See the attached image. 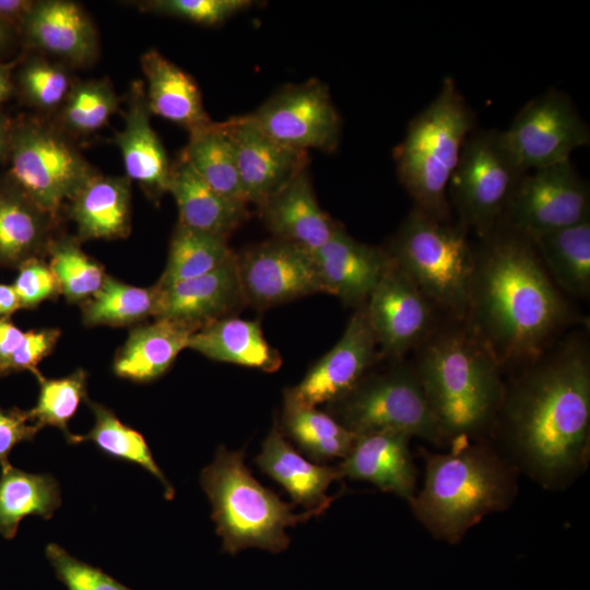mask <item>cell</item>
Here are the masks:
<instances>
[{
    "instance_id": "cell-1",
    "label": "cell",
    "mask_w": 590,
    "mask_h": 590,
    "mask_svg": "<svg viewBox=\"0 0 590 590\" xmlns=\"http://www.w3.org/2000/svg\"><path fill=\"white\" fill-rule=\"evenodd\" d=\"M580 319L530 237L498 225L479 239L463 321L505 373L532 362Z\"/></svg>"
},
{
    "instance_id": "cell-2",
    "label": "cell",
    "mask_w": 590,
    "mask_h": 590,
    "mask_svg": "<svg viewBox=\"0 0 590 590\" xmlns=\"http://www.w3.org/2000/svg\"><path fill=\"white\" fill-rule=\"evenodd\" d=\"M586 329L564 333L519 368L511 384H505L495 420L531 469L546 480L577 470L588 455L590 343Z\"/></svg>"
},
{
    "instance_id": "cell-3",
    "label": "cell",
    "mask_w": 590,
    "mask_h": 590,
    "mask_svg": "<svg viewBox=\"0 0 590 590\" xmlns=\"http://www.w3.org/2000/svg\"><path fill=\"white\" fill-rule=\"evenodd\" d=\"M414 354L412 365L446 439L494 425L505 371L464 321L442 318Z\"/></svg>"
},
{
    "instance_id": "cell-4",
    "label": "cell",
    "mask_w": 590,
    "mask_h": 590,
    "mask_svg": "<svg viewBox=\"0 0 590 590\" xmlns=\"http://www.w3.org/2000/svg\"><path fill=\"white\" fill-rule=\"evenodd\" d=\"M422 491L409 502L414 515L437 538L457 542L483 516L506 506L510 482L506 470L468 437L452 440L450 452L424 451Z\"/></svg>"
},
{
    "instance_id": "cell-5",
    "label": "cell",
    "mask_w": 590,
    "mask_h": 590,
    "mask_svg": "<svg viewBox=\"0 0 590 590\" xmlns=\"http://www.w3.org/2000/svg\"><path fill=\"white\" fill-rule=\"evenodd\" d=\"M474 115L451 78L437 96L410 122L394 151L400 182L414 205L448 220V185L463 144L473 131Z\"/></svg>"
},
{
    "instance_id": "cell-6",
    "label": "cell",
    "mask_w": 590,
    "mask_h": 590,
    "mask_svg": "<svg viewBox=\"0 0 590 590\" xmlns=\"http://www.w3.org/2000/svg\"><path fill=\"white\" fill-rule=\"evenodd\" d=\"M244 457V450L231 451L221 446L200 474L223 551L229 554L248 547L272 553L285 551L291 542L286 528L316 515L293 512V506L253 477Z\"/></svg>"
},
{
    "instance_id": "cell-7",
    "label": "cell",
    "mask_w": 590,
    "mask_h": 590,
    "mask_svg": "<svg viewBox=\"0 0 590 590\" xmlns=\"http://www.w3.org/2000/svg\"><path fill=\"white\" fill-rule=\"evenodd\" d=\"M386 250L444 318L464 320L475 245L463 226L414 205Z\"/></svg>"
},
{
    "instance_id": "cell-8",
    "label": "cell",
    "mask_w": 590,
    "mask_h": 590,
    "mask_svg": "<svg viewBox=\"0 0 590 590\" xmlns=\"http://www.w3.org/2000/svg\"><path fill=\"white\" fill-rule=\"evenodd\" d=\"M341 425L361 435L394 429L435 444L446 440L412 364L403 361L384 373H367L342 398L326 405Z\"/></svg>"
},
{
    "instance_id": "cell-9",
    "label": "cell",
    "mask_w": 590,
    "mask_h": 590,
    "mask_svg": "<svg viewBox=\"0 0 590 590\" xmlns=\"http://www.w3.org/2000/svg\"><path fill=\"white\" fill-rule=\"evenodd\" d=\"M8 155L11 182L55 219L99 174L68 135L38 119L13 127Z\"/></svg>"
},
{
    "instance_id": "cell-10",
    "label": "cell",
    "mask_w": 590,
    "mask_h": 590,
    "mask_svg": "<svg viewBox=\"0 0 590 590\" xmlns=\"http://www.w3.org/2000/svg\"><path fill=\"white\" fill-rule=\"evenodd\" d=\"M523 174L507 150L502 131H472L463 144L447 191L458 223L479 239L487 236L500 224Z\"/></svg>"
},
{
    "instance_id": "cell-11",
    "label": "cell",
    "mask_w": 590,
    "mask_h": 590,
    "mask_svg": "<svg viewBox=\"0 0 590 590\" xmlns=\"http://www.w3.org/2000/svg\"><path fill=\"white\" fill-rule=\"evenodd\" d=\"M590 220V189L570 161L527 172L499 225L530 238Z\"/></svg>"
},
{
    "instance_id": "cell-12",
    "label": "cell",
    "mask_w": 590,
    "mask_h": 590,
    "mask_svg": "<svg viewBox=\"0 0 590 590\" xmlns=\"http://www.w3.org/2000/svg\"><path fill=\"white\" fill-rule=\"evenodd\" d=\"M502 135L523 173L568 162L590 142L589 127L573 101L555 90L530 101Z\"/></svg>"
},
{
    "instance_id": "cell-13",
    "label": "cell",
    "mask_w": 590,
    "mask_h": 590,
    "mask_svg": "<svg viewBox=\"0 0 590 590\" xmlns=\"http://www.w3.org/2000/svg\"><path fill=\"white\" fill-rule=\"evenodd\" d=\"M279 143L307 152H332L341 135V119L328 86L316 79L284 86L249 114Z\"/></svg>"
},
{
    "instance_id": "cell-14",
    "label": "cell",
    "mask_w": 590,
    "mask_h": 590,
    "mask_svg": "<svg viewBox=\"0 0 590 590\" xmlns=\"http://www.w3.org/2000/svg\"><path fill=\"white\" fill-rule=\"evenodd\" d=\"M365 311L380 354L394 362L415 351L444 318L393 261L365 303Z\"/></svg>"
},
{
    "instance_id": "cell-15",
    "label": "cell",
    "mask_w": 590,
    "mask_h": 590,
    "mask_svg": "<svg viewBox=\"0 0 590 590\" xmlns=\"http://www.w3.org/2000/svg\"><path fill=\"white\" fill-rule=\"evenodd\" d=\"M377 349L364 304L352 315L333 347L296 386L285 390L284 404L317 408L337 401L369 373L378 356Z\"/></svg>"
},
{
    "instance_id": "cell-16",
    "label": "cell",
    "mask_w": 590,
    "mask_h": 590,
    "mask_svg": "<svg viewBox=\"0 0 590 590\" xmlns=\"http://www.w3.org/2000/svg\"><path fill=\"white\" fill-rule=\"evenodd\" d=\"M245 302L268 308L321 292L312 255L274 238L237 256Z\"/></svg>"
},
{
    "instance_id": "cell-17",
    "label": "cell",
    "mask_w": 590,
    "mask_h": 590,
    "mask_svg": "<svg viewBox=\"0 0 590 590\" xmlns=\"http://www.w3.org/2000/svg\"><path fill=\"white\" fill-rule=\"evenodd\" d=\"M234 148L246 203L261 208L306 167L307 152L285 146L262 131L249 115L224 121Z\"/></svg>"
},
{
    "instance_id": "cell-18",
    "label": "cell",
    "mask_w": 590,
    "mask_h": 590,
    "mask_svg": "<svg viewBox=\"0 0 590 590\" xmlns=\"http://www.w3.org/2000/svg\"><path fill=\"white\" fill-rule=\"evenodd\" d=\"M312 258L321 292L359 306L392 266L386 249L358 241L341 227Z\"/></svg>"
},
{
    "instance_id": "cell-19",
    "label": "cell",
    "mask_w": 590,
    "mask_h": 590,
    "mask_svg": "<svg viewBox=\"0 0 590 590\" xmlns=\"http://www.w3.org/2000/svg\"><path fill=\"white\" fill-rule=\"evenodd\" d=\"M145 88L133 81L126 97L123 128L117 131L114 143L119 149L130 181H135L153 201L168 192L172 166L166 151L151 125Z\"/></svg>"
},
{
    "instance_id": "cell-20",
    "label": "cell",
    "mask_w": 590,
    "mask_h": 590,
    "mask_svg": "<svg viewBox=\"0 0 590 590\" xmlns=\"http://www.w3.org/2000/svg\"><path fill=\"white\" fill-rule=\"evenodd\" d=\"M411 437L394 429L357 435L350 452L338 465L342 477L369 482L384 492L410 500L416 483V469L409 449Z\"/></svg>"
},
{
    "instance_id": "cell-21",
    "label": "cell",
    "mask_w": 590,
    "mask_h": 590,
    "mask_svg": "<svg viewBox=\"0 0 590 590\" xmlns=\"http://www.w3.org/2000/svg\"><path fill=\"white\" fill-rule=\"evenodd\" d=\"M245 302L237 269V256L223 267L186 281L161 287L155 318L185 323L197 331L229 316Z\"/></svg>"
},
{
    "instance_id": "cell-22",
    "label": "cell",
    "mask_w": 590,
    "mask_h": 590,
    "mask_svg": "<svg viewBox=\"0 0 590 590\" xmlns=\"http://www.w3.org/2000/svg\"><path fill=\"white\" fill-rule=\"evenodd\" d=\"M23 31L33 46L67 64L83 67L98 55L94 23L74 1H35Z\"/></svg>"
},
{
    "instance_id": "cell-23",
    "label": "cell",
    "mask_w": 590,
    "mask_h": 590,
    "mask_svg": "<svg viewBox=\"0 0 590 590\" xmlns=\"http://www.w3.org/2000/svg\"><path fill=\"white\" fill-rule=\"evenodd\" d=\"M259 209L274 238L294 244L311 255L340 227L320 208L306 167Z\"/></svg>"
},
{
    "instance_id": "cell-24",
    "label": "cell",
    "mask_w": 590,
    "mask_h": 590,
    "mask_svg": "<svg viewBox=\"0 0 590 590\" xmlns=\"http://www.w3.org/2000/svg\"><path fill=\"white\" fill-rule=\"evenodd\" d=\"M255 462L288 493L293 504L316 516L329 508L333 497L327 495V489L342 477L338 467L305 459L286 441L279 426L270 430Z\"/></svg>"
},
{
    "instance_id": "cell-25",
    "label": "cell",
    "mask_w": 590,
    "mask_h": 590,
    "mask_svg": "<svg viewBox=\"0 0 590 590\" xmlns=\"http://www.w3.org/2000/svg\"><path fill=\"white\" fill-rule=\"evenodd\" d=\"M196 331L190 326L165 318H154L153 322L133 327L115 355L114 374L138 384L158 379L178 354L188 349L190 337Z\"/></svg>"
},
{
    "instance_id": "cell-26",
    "label": "cell",
    "mask_w": 590,
    "mask_h": 590,
    "mask_svg": "<svg viewBox=\"0 0 590 590\" xmlns=\"http://www.w3.org/2000/svg\"><path fill=\"white\" fill-rule=\"evenodd\" d=\"M168 192L177 204L178 224L192 231L227 238L248 215L247 204L215 191L181 157L172 166Z\"/></svg>"
},
{
    "instance_id": "cell-27",
    "label": "cell",
    "mask_w": 590,
    "mask_h": 590,
    "mask_svg": "<svg viewBox=\"0 0 590 590\" xmlns=\"http://www.w3.org/2000/svg\"><path fill=\"white\" fill-rule=\"evenodd\" d=\"M56 224L15 185L0 186V268L16 270L27 260L45 259Z\"/></svg>"
},
{
    "instance_id": "cell-28",
    "label": "cell",
    "mask_w": 590,
    "mask_h": 590,
    "mask_svg": "<svg viewBox=\"0 0 590 590\" xmlns=\"http://www.w3.org/2000/svg\"><path fill=\"white\" fill-rule=\"evenodd\" d=\"M80 241L125 238L131 231V181L97 174L69 202Z\"/></svg>"
},
{
    "instance_id": "cell-29",
    "label": "cell",
    "mask_w": 590,
    "mask_h": 590,
    "mask_svg": "<svg viewBox=\"0 0 590 590\" xmlns=\"http://www.w3.org/2000/svg\"><path fill=\"white\" fill-rule=\"evenodd\" d=\"M140 62L146 80L145 95L151 114L184 127L189 133L212 122L190 74L156 49L145 51Z\"/></svg>"
},
{
    "instance_id": "cell-30",
    "label": "cell",
    "mask_w": 590,
    "mask_h": 590,
    "mask_svg": "<svg viewBox=\"0 0 590 590\" xmlns=\"http://www.w3.org/2000/svg\"><path fill=\"white\" fill-rule=\"evenodd\" d=\"M188 349L212 361L267 373L278 370L282 364L279 352L266 340L260 323L234 316L223 317L196 331Z\"/></svg>"
},
{
    "instance_id": "cell-31",
    "label": "cell",
    "mask_w": 590,
    "mask_h": 590,
    "mask_svg": "<svg viewBox=\"0 0 590 590\" xmlns=\"http://www.w3.org/2000/svg\"><path fill=\"white\" fill-rule=\"evenodd\" d=\"M551 280L564 295L590 296V220L531 238Z\"/></svg>"
},
{
    "instance_id": "cell-32",
    "label": "cell",
    "mask_w": 590,
    "mask_h": 590,
    "mask_svg": "<svg viewBox=\"0 0 590 590\" xmlns=\"http://www.w3.org/2000/svg\"><path fill=\"white\" fill-rule=\"evenodd\" d=\"M0 467V534L12 540L25 517L50 519L61 505V491L51 474L30 473L10 462Z\"/></svg>"
},
{
    "instance_id": "cell-33",
    "label": "cell",
    "mask_w": 590,
    "mask_h": 590,
    "mask_svg": "<svg viewBox=\"0 0 590 590\" xmlns=\"http://www.w3.org/2000/svg\"><path fill=\"white\" fill-rule=\"evenodd\" d=\"M93 416L94 424L86 434H71L67 439L68 444L76 445L81 442H92L104 455L137 464L154 475L164 487L166 499H173L175 488L165 476L162 469L153 458V453L144 436L125 424L107 406L102 403L85 400Z\"/></svg>"
},
{
    "instance_id": "cell-34",
    "label": "cell",
    "mask_w": 590,
    "mask_h": 590,
    "mask_svg": "<svg viewBox=\"0 0 590 590\" xmlns=\"http://www.w3.org/2000/svg\"><path fill=\"white\" fill-rule=\"evenodd\" d=\"M161 287L128 284L107 274L99 291L80 305L86 327H135L155 318Z\"/></svg>"
},
{
    "instance_id": "cell-35",
    "label": "cell",
    "mask_w": 590,
    "mask_h": 590,
    "mask_svg": "<svg viewBox=\"0 0 590 590\" xmlns=\"http://www.w3.org/2000/svg\"><path fill=\"white\" fill-rule=\"evenodd\" d=\"M279 428L309 460L319 464L344 459L357 436L326 411L290 404H284Z\"/></svg>"
},
{
    "instance_id": "cell-36",
    "label": "cell",
    "mask_w": 590,
    "mask_h": 590,
    "mask_svg": "<svg viewBox=\"0 0 590 590\" xmlns=\"http://www.w3.org/2000/svg\"><path fill=\"white\" fill-rule=\"evenodd\" d=\"M189 134L181 158L215 191L247 204L239 181L234 148L224 122L212 121L209 126Z\"/></svg>"
},
{
    "instance_id": "cell-37",
    "label": "cell",
    "mask_w": 590,
    "mask_h": 590,
    "mask_svg": "<svg viewBox=\"0 0 590 590\" xmlns=\"http://www.w3.org/2000/svg\"><path fill=\"white\" fill-rule=\"evenodd\" d=\"M237 255L226 238L200 233L177 224L169 243L160 287L201 276L231 262Z\"/></svg>"
},
{
    "instance_id": "cell-38",
    "label": "cell",
    "mask_w": 590,
    "mask_h": 590,
    "mask_svg": "<svg viewBox=\"0 0 590 590\" xmlns=\"http://www.w3.org/2000/svg\"><path fill=\"white\" fill-rule=\"evenodd\" d=\"M47 257L60 294L68 304L81 305L90 299L107 276L104 266L87 255L81 241L73 236H56L49 245Z\"/></svg>"
},
{
    "instance_id": "cell-39",
    "label": "cell",
    "mask_w": 590,
    "mask_h": 590,
    "mask_svg": "<svg viewBox=\"0 0 590 590\" xmlns=\"http://www.w3.org/2000/svg\"><path fill=\"white\" fill-rule=\"evenodd\" d=\"M119 103L107 78L75 82L58 109L56 127L66 135H88L109 121L119 109Z\"/></svg>"
},
{
    "instance_id": "cell-40",
    "label": "cell",
    "mask_w": 590,
    "mask_h": 590,
    "mask_svg": "<svg viewBox=\"0 0 590 590\" xmlns=\"http://www.w3.org/2000/svg\"><path fill=\"white\" fill-rule=\"evenodd\" d=\"M35 378L39 391L35 405L27 410L31 421L40 429L45 426L58 428L68 438L72 434L69 422L87 399L86 370L78 368L60 378H47L43 374Z\"/></svg>"
},
{
    "instance_id": "cell-41",
    "label": "cell",
    "mask_w": 590,
    "mask_h": 590,
    "mask_svg": "<svg viewBox=\"0 0 590 590\" xmlns=\"http://www.w3.org/2000/svg\"><path fill=\"white\" fill-rule=\"evenodd\" d=\"M61 337L59 328L22 330L11 318H0V375L27 370L35 377Z\"/></svg>"
},
{
    "instance_id": "cell-42",
    "label": "cell",
    "mask_w": 590,
    "mask_h": 590,
    "mask_svg": "<svg viewBox=\"0 0 590 590\" xmlns=\"http://www.w3.org/2000/svg\"><path fill=\"white\" fill-rule=\"evenodd\" d=\"M20 83L31 105L43 111H52L62 106L74 81L64 64L35 58L23 68Z\"/></svg>"
},
{
    "instance_id": "cell-43",
    "label": "cell",
    "mask_w": 590,
    "mask_h": 590,
    "mask_svg": "<svg viewBox=\"0 0 590 590\" xmlns=\"http://www.w3.org/2000/svg\"><path fill=\"white\" fill-rule=\"evenodd\" d=\"M249 0H149L137 2L145 12L213 26L248 9Z\"/></svg>"
},
{
    "instance_id": "cell-44",
    "label": "cell",
    "mask_w": 590,
    "mask_h": 590,
    "mask_svg": "<svg viewBox=\"0 0 590 590\" xmlns=\"http://www.w3.org/2000/svg\"><path fill=\"white\" fill-rule=\"evenodd\" d=\"M46 557L56 577L68 590H132L101 568L78 559L56 543H49Z\"/></svg>"
},
{
    "instance_id": "cell-45",
    "label": "cell",
    "mask_w": 590,
    "mask_h": 590,
    "mask_svg": "<svg viewBox=\"0 0 590 590\" xmlns=\"http://www.w3.org/2000/svg\"><path fill=\"white\" fill-rule=\"evenodd\" d=\"M16 270L12 286L22 309H35L45 300H54L61 295L58 281L45 259L27 260Z\"/></svg>"
},
{
    "instance_id": "cell-46",
    "label": "cell",
    "mask_w": 590,
    "mask_h": 590,
    "mask_svg": "<svg viewBox=\"0 0 590 590\" xmlns=\"http://www.w3.org/2000/svg\"><path fill=\"white\" fill-rule=\"evenodd\" d=\"M39 430L27 410L0 406V465L9 462V455L17 444L32 440Z\"/></svg>"
},
{
    "instance_id": "cell-47",
    "label": "cell",
    "mask_w": 590,
    "mask_h": 590,
    "mask_svg": "<svg viewBox=\"0 0 590 590\" xmlns=\"http://www.w3.org/2000/svg\"><path fill=\"white\" fill-rule=\"evenodd\" d=\"M35 1L0 0V23L4 27L14 26L23 30Z\"/></svg>"
},
{
    "instance_id": "cell-48",
    "label": "cell",
    "mask_w": 590,
    "mask_h": 590,
    "mask_svg": "<svg viewBox=\"0 0 590 590\" xmlns=\"http://www.w3.org/2000/svg\"><path fill=\"white\" fill-rule=\"evenodd\" d=\"M22 309L12 284L0 283V318H11Z\"/></svg>"
},
{
    "instance_id": "cell-49",
    "label": "cell",
    "mask_w": 590,
    "mask_h": 590,
    "mask_svg": "<svg viewBox=\"0 0 590 590\" xmlns=\"http://www.w3.org/2000/svg\"><path fill=\"white\" fill-rule=\"evenodd\" d=\"M12 130L9 120L0 116V160L9 153Z\"/></svg>"
},
{
    "instance_id": "cell-50",
    "label": "cell",
    "mask_w": 590,
    "mask_h": 590,
    "mask_svg": "<svg viewBox=\"0 0 590 590\" xmlns=\"http://www.w3.org/2000/svg\"><path fill=\"white\" fill-rule=\"evenodd\" d=\"M12 92L11 64L0 63V103L5 101Z\"/></svg>"
},
{
    "instance_id": "cell-51",
    "label": "cell",
    "mask_w": 590,
    "mask_h": 590,
    "mask_svg": "<svg viewBox=\"0 0 590 590\" xmlns=\"http://www.w3.org/2000/svg\"><path fill=\"white\" fill-rule=\"evenodd\" d=\"M5 30L7 27H4L1 23H0V45L3 43V40L5 39Z\"/></svg>"
},
{
    "instance_id": "cell-52",
    "label": "cell",
    "mask_w": 590,
    "mask_h": 590,
    "mask_svg": "<svg viewBox=\"0 0 590 590\" xmlns=\"http://www.w3.org/2000/svg\"><path fill=\"white\" fill-rule=\"evenodd\" d=\"M1 378H2V377H1V375H0V379H1Z\"/></svg>"
}]
</instances>
